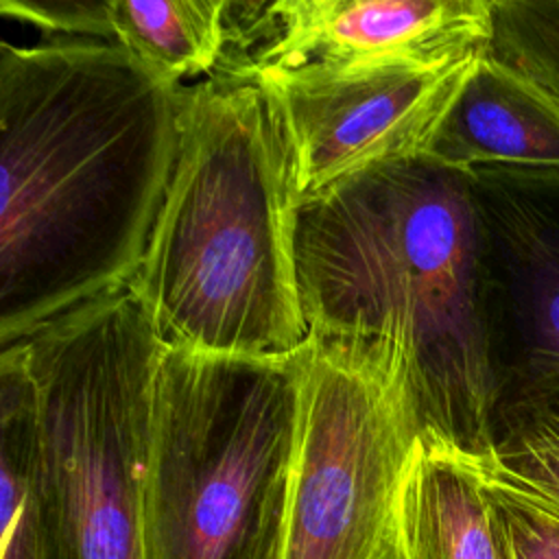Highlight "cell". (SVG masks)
Instances as JSON below:
<instances>
[{
    "label": "cell",
    "mask_w": 559,
    "mask_h": 559,
    "mask_svg": "<svg viewBox=\"0 0 559 559\" xmlns=\"http://www.w3.org/2000/svg\"><path fill=\"white\" fill-rule=\"evenodd\" d=\"M183 94L100 39L0 44V347L131 284Z\"/></svg>",
    "instance_id": "cell-1"
},
{
    "label": "cell",
    "mask_w": 559,
    "mask_h": 559,
    "mask_svg": "<svg viewBox=\"0 0 559 559\" xmlns=\"http://www.w3.org/2000/svg\"><path fill=\"white\" fill-rule=\"evenodd\" d=\"M295 262L310 336L389 345L406 362L424 435L489 452L493 378L469 170L424 155L299 203Z\"/></svg>",
    "instance_id": "cell-2"
},
{
    "label": "cell",
    "mask_w": 559,
    "mask_h": 559,
    "mask_svg": "<svg viewBox=\"0 0 559 559\" xmlns=\"http://www.w3.org/2000/svg\"><path fill=\"white\" fill-rule=\"evenodd\" d=\"M297 201L266 92L186 85L179 148L129 288L164 347L277 358L310 330L295 262Z\"/></svg>",
    "instance_id": "cell-3"
},
{
    "label": "cell",
    "mask_w": 559,
    "mask_h": 559,
    "mask_svg": "<svg viewBox=\"0 0 559 559\" xmlns=\"http://www.w3.org/2000/svg\"><path fill=\"white\" fill-rule=\"evenodd\" d=\"M37 393L28 559H151L146 463L162 343L124 286L17 341Z\"/></svg>",
    "instance_id": "cell-4"
},
{
    "label": "cell",
    "mask_w": 559,
    "mask_h": 559,
    "mask_svg": "<svg viewBox=\"0 0 559 559\" xmlns=\"http://www.w3.org/2000/svg\"><path fill=\"white\" fill-rule=\"evenodd\" d=\"M306 347L212 356L162 347L151 395V559H245L282 513L297 439Z\"/></svg>",
    "instance_id": "cell-5"
},
{
    "label": "cell",
    "mask_w": 559,
    "mask_h": 559,
    "mask_svg": "<svg viewBox=\"0 0 559 559\" xmlns=\"http://www.w3.org/2000/svg\"><path fill=\"white\" fill-rule=\"evenodd\" d=\"M421 435L395 349L310 336L277 559H402L397 502Z\"/></svg>",
    "instance_id": "cell-6"
},
{
    "label": "cell",
    "mask_w": 559,
    "mask_h": 559,
    "mask_svg": "<svg viewBox=\"0 0 559 559\" xmlns=\"http://www.w3.org/2000/svg\"><path fill=\"white\" fill-rule=\"evenodd\" d=\"M491 0H229L214 76L262 87L443 68L489 50Z\"/></svg>",
    "instance_id": "cell-7"
},
{
    "label": "cell",
    "mask_w": 559,
    "mask_h": 559,
    "mask_svg": "<svg viewBox=\"0 0 559 559\" xmlns=\"http://www.w3.org/2000/svg\"><path fill=\"white\" fill-rule=\"evenodd\" d=\"M480 57L330 83L260 85L271 100L297 205L365 173L428 155Z\"/></svg>",
    "instance_id": "cell-8"
},
{
    "label": "cell",
    "mask_w": 559,
    "mask_h": 559,
    "mask_svg": "<svg viewBox=\"0 0 559 559\" xmlns=\"http://www.w3.org/2000/svg\"><path fill=\"white\" fill-rule=\"evenodd\" d=\"M469 175L496 404L559 373V168L489 164Z\"/></svg>",
    "instance_id": "cell-9"
},
{
    "label": "cell",
    "mask_w": 559,
    "mask_h": 559,
    "mask_svg": "<svg viewBox=\"0 0 559 559\" xmlns=\"http://www.w3.org/2000/svg\"><path fill=\"white\" fill-rule=\"evenodd\" d=\"M428 157L465 170L489 164L559 168V105L485 52L443 118Z\"/></svg>",
    "instance_id": "cell-10"
},
{
    "label": "cell",
    "mask_w": 559,
    "mask_h": 559,
    "mask_svg": "<svg viewBox=\"0 0 559 559\" xmlns=\"http://www.w3.org/2000/svg\"><path fill=\"white\" fill-rule=\"evenodd\" d=\"M402 559H511L472 454L421 435L397 502Z\"/></svg>",
    "instance_id": "cell-11"
},
{
    "label": "cell",
    "mask_w": 559,
    "mask_h": 559,
    "mask_svg": "<svg viewBox=\"0 0 559 559\" xmlns=\"http://www.w3.org/2000/svg\"><path fill=\"white\" fill-rule=\"evenodd\" d=\"M229 0H107L105 41L168 85L216 74Z\"/></svg>",
    "instance_id": "cell-12"
},
{
    "label": "cell",
    "mask_w": 559,
    "mask_h": 559,
    "mask_svg": "<svg viewBox=\"0 0 559 559\" xmlns=\"http://www.w3.org/2000/svg\"><path fill=\"white\" fill-rule=\"evenodd\" d=\"M487 456L559 511V373L496 400Z\"/></svg>",
    "instance_id": "cell-13"
},
{
    "label": "cell",
    "mask_w": 559,
    "mask_h": 559,
    "mask_svg": "<svg viewBox=\"0 0 559 559\" xmlns=\"http://www.w3.org/2000/svg\"><path fill=\"white\" fill-rule=\"evenodd\" d=\"M491 15L487 55L559 105V0H491Z\"/></svg>",
    "instance_id": "cell-14"
},
{
    "label": "cell",
    "mask_w": 559,
    "mask_h": 559,
    "mask_svg": "<svg viewBox=\"0 0 559 559\" xmlns=\"http://www.w3.org/2000/svg\"><path fill=\"white\" fill-rule=\"evenodd\" d=\"M472 461L511 559H559V511L507 476L487 454H472Z\"/></svg>",
    "instance_id": "cell-15"
},
{
    "label": "cell",
    "mask_w": 559,
    "mask_h": 559,
    "mask_svg": "<svg viewBox=\"0 0 559 559\" xmlns=\"http://www.w3.org/2000/svg\"><path fill=\"white\" fill-rule=\"evenodd\" d=\"M107 0H0V13L37 26L46 37L105 41Z\"/></svg>",
    "instance_id": "cell-16"
},
{
    "label": "cell",
    "mask_w": 559,
    "mask_h": 559,
    "mask_svg": "<svg viewBox=\"0 0 559 559\" xmlns=\"http://www.w3.org/2000/svg\"><path fill=\"white\" fill-rule=\"evenodd\" d=\"M282 511H284V509H282ZM280 522H282V513H280L277 518H273V520L260 531V535L253 539L251 548L247 550L245 559H277Z\"/></svg>",
    "instance_id": "cell-17"
}]
</instances>
